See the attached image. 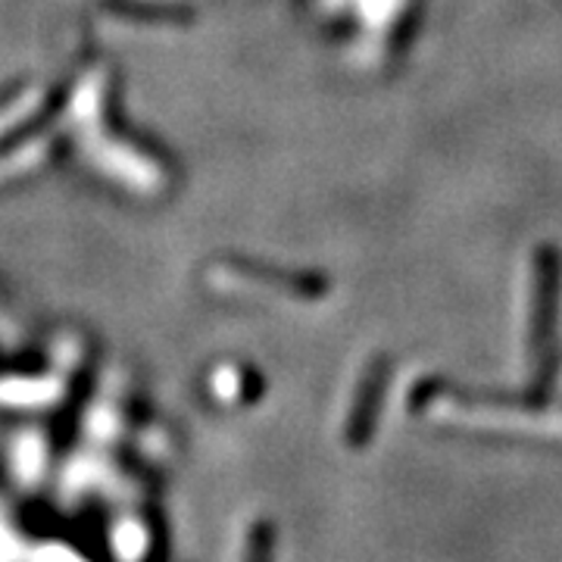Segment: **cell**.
Instances as JSON below:
<instances>
[]
</instances>
